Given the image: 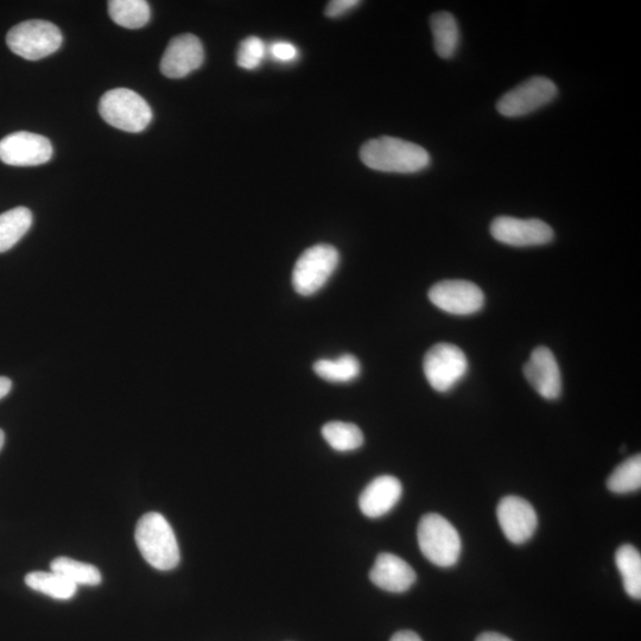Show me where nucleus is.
<instances>
[{
	"mask_svg": "<svg viewBox=\"0 0 641 641\" xmlns=\"http://www.w3.org/2000/svg\"><path fill=\"white\" fill-rule=\"evenodd\" d=\"M360 158L366 167L382 173L415 174L430 165L427 150L395 137L371 139L361 148Z\"/></svg>",
	"mask_w": 641,
	"mask_h": 641,
	"instance_id": "f257e3e1",
	"label": "nucleus"
},
{
	"mask_svg": "<svg viewBox=\"0 0 641 641\" xmlns=\"http://www.w3.org/2000/svg\"><path fill=\"white\" fill-rule=\"evenodd\" d=\"M136 544L144 560L157 570H173L180 563L175 532L161 513L144 514L137 524Z\"/></svg>",
	"mask_w": 641,
	"mask_h": 641,
	"instance_id": "f03ea898",
	"label": "nucleus"
},
{
	"mask_svg": "<svg viewBox=\"0 0 641 641\" xmlns=\"http://www.w3.org/2000/svg\"><path fill=\"white\" fill-rule=\"evenodd\" d=\"M417 538L422 554L435 566L449 568L458 563L462 548L459 532L440 514H425L418 524Z\"/></svg>",
	"mask_w": 641,
	"mask_h": 641,
	"instance_id": "7ed1b4c3",
	"label": "nucleus"
},
{
	"mask_svg": "<svg viewBox=\"0 0 641 641\" xmlns=\"http://www.w3.org/2000/svg\"><path fill=\"white\" fill-rule=\"evenodd\" d=\"M99 113L113 128L131 133L144 131L152 120L147 100L128 88L106 92L100 99Z\"/></svg>",
	"mask_w": 641,
	"mask_h": 641,
	"instance_id": "20e7f679",
	"label": "nucleus"
},
{
	"mask_svg": "<svg viewBox=\"0 0 641 641\" xmlns=\"http://www.w3.org/2000/svg\"><path fill=\"white\" fill-rule=\"evenodd\" d=\"M62 33L47 21L19 23L9 31L6 44L11 52L28 61H38L57 52L62 46Z\"/></svg>",
	"mask_w": 641,
	"mask_h": 641,
	"instance_id": "39448f33",
	"label": "nucleus"
},
{
	"mask_svg": "<svg viewBox=\"0 0 641 641\" xmlns=\"http://www.w3.org/2000/svg\"><path fill=\"white\" fill-rule=\"evenodd\" d=\"M339 262V251L332 245L319 244L304 251L293 271L296 293L302 296L316 294L333 276Z\"/></svg>",
	"mask_w": 641,
	"mask_h": 641,
	"instance_id": "423d86ee",
	"label": "nucleus"
},
{
	"mask_svg": "<svg viewBox=\"0 0 641 641\" xmlns=\"http://www.w3.org/2000/svg\"><path fill=\"white\" fill-rule=\"evenodd\" d=\"M423 370L434 390L448 392L465 378L468 360L460 347L437 344L425 354Z\"/></svg>",
	"mask_w": 641,
	"mask_h": 641,
	"instance_id": "0eeeda50",
	"label": "nucleus"
},
{
	"mask_svg": "<svg viewBox=\"0 0 641 641\" xmlns=\"http://www.w3.org/2000/svg\"><path fill=\"white\" fill-rule=\"evenodd\" d=\"M557 94L554 81L544 76H535L504 94L498 101L497 110L506 118L528 116L552 103Z\"/></svg>",
	"mask_w": 641,
	"mask_h": 641,
	"instance_id": "6e6552de",
	"label": "nucleus"
},
{
	"mask_svg": "<svg viewBox=\"0 0 641 641\" xmlns=\"http://www.w3.org/2000/svg\"><path fill=\"white\" fill-rule=\"evenodd\" d=\"M431 303L452 315H473L480 312L485 296L477 284L462 279H449L436 283L429 290Z\"/></svg>",
	"mask_w": 641,
	"mask_h": 641,
	"instance_id": "1a4fd4ad",
	"label": "nucleus"
},
{
	"mask_svg": "<svg viewBox=\"0 0 641 641\" xmlns=\"http://www.w3.org/2000/svg\"><path fill=\"white\" fill-rule=\"evenodd\" d=\"M53 145L37 133L19 131L0 141V161L12 167H36L52 160Z\"/></svg>",
	"mask_w": 641,
	"mask_h": 641,
	"instance_id": "9d476101",
	"label": "nucleus"
},
{
	"mask_svg": "<svg viewBox=\"0 0 641 641\" xmlns=\"http://www.w3.org/2000/svg\"><path fill=\"white\" fill-rule=\"evenodd\" d=\"M491 234L499 243L513 247L542 246L554 239V230L539 219L499 217L492 222Z\"/></svg>",
	"mask_w": 641,
	"mask_h": 641,
	"instance_id": "9b49d317",
	"label": "nucleus"
},
{
	"mask_svg": "<svg viewBox=\"0 0 641 641\" xmlns=\"http://www.w3.org/2000/svg\"><path fill=\"white\" fill-rule=\"evenodd\" d=\"M497 517L501 530L513 544H523L535 535L538 517L529 501L523 498L505 497L500 500Z\"/></svg>",
	"mask_w": 641,
	"mask_h": 641,
	"instance_id": "f8f14e48",
	"label": "nucleus"
},
{
	"mask_svg": "<svg viewBox=\"0 0 641 641\" xmlns=\"http://www.w3.org/2000/svg\"><path fill=\"white\" fill-rule=\"evenodd\" d=\"M205 60V50L198 37L183 34L173 38L165 49L161 72L169 79H182L196 71Z\"/></svg>",
	"mask_w": 641,
	"mask_h": 641,
	"instance_id": "ddd939ff",
	"label": "nucleus"
},
{
	"mask_svg": "<svg viewBox=\"0 0 641 641\" xmlns=\"http://www.w3.org/2000/svg\"><path fill=\"white\" fill-rule=\"evenodd\" d=\"M525 378L539 395L554 401L562 393V376L554 353L548 347H537L524 367Z\"/></svg>",
	"mask_w": 641,
	"mask_h": 641,
	"instance_id": "4468645a",
	"label": "nucleus"
},
{
	"mask_svg": "<svg viewBox=\"0 0 641 641\" xmlns=\"http://www.w3.org/2000/svg\"><path fill=\"white\" fill-rule=\"evenodd\" d=\"M373 585L390 593H404L416 582L417 575L403 558L389 552L377 557L370 571Z\"/></svg>",
	"mask_w": 641,
	"mask_h": 641,
	"instance_id": "2eb2a0df",
	"label": "nucleus"
},
{
	"mask_svg": "<svg viewBox=\"0 0 641 641\" xmlns=\"http://www.w3.org/2000/svg\"><path fill=\"white\" fill-rule=\"evenodd\" d=\"M401 481L382 475L370 482L360 495L361 512L368 518H380L389 513L402 497Z\"/></svg>",
	"mask_w": 641,
	"mask_h": 641,
	"instance_id": "dca6fc26",
	"label": "nucleus"
},
{
	"mask_svg": "<svg viewBox=\"0 0 641 641\" xmlns=\"http://www.w3.org/2000/svg\"><path fill=\"white\" fill-rule=\"evenodd\" d=\"M430 28L437 55L442 59H452L460 44V30L455 17L449 12H437L430 19Z\"/></svg>",
	"mask_w": 641,
	"mask_h": 641,
	"instance_id": "f3484780",
	"label": "nucleus"
},
{
	"mask_svg": "<svg viewBox=\"0 0 641 641\" xmlns=\"http://www.w3.org/2000/svg\"><path fill=\"white\" fill-rule=\"evenodd\" d=\"M33 213L25 207H16L0 214V253L9 251L30 230Z\"/></svg>",
	"mask_w": 641,
	"mask_h": 641,
	"instance_id": "a211bd4d",
	"label": "nucleus"
},
{
	"mask_svg": "<svg viewBox=\"0 0 641 641\" xmlns=\"http://www.w3.org/2000/svg\"><path fill=\"white\" fill-rule=\"evenodd\" d=\"M615 563L623 577L625 592L632 599H641V556L633 545L625 544L615 554Z\"/></svg>",
	"mask_w": 641,
	"mask_h": 641,
	"instance_id": "6ab92c4d",
	"label": "nucleus"
},
{
	"mask_svg": "<svg viewBox=\"0 0 641 641\" xmlns=\"http://www.w3.org/2000/svg\"><path fill=\"white\" fill-rule=\"evenodd\" d=\"M109 14L112 21L126 29L143 28L150 21V6L144 0H111Z\"/></svg>",
	"mask_w": 641,
	"mask_h": 641,
	"instance_id": "aec40b11",
	"label": "nucleus"
},
{
	"mask_svg": "<svg viewBox=\"0 0 641 641\" xmlns=\"http://www.w3.org/2000/svg\"><path fill=\"white\" fill-rule=\"evenodd\" d=\"M25 585L38 593L46 594L56 600H69L76 594L78 587L66 577L55 573H44V571H34L25 576Z\"/></svg>",
	"mask_w": 641,
	"mask_h": 641,
	"instance_id": "412c9836",
	"label": "nucleus"
},
{
	"mask_svg": "<svg viewBox=\"0 0 641 641\" xmlns=\"http://www.w3.org/2000/svg\"><path fill=\"white\" fill-rule=\"evenodd\" d=\"M314 371L330 383H349L361 372L359 360L351 354L341 355L334 360L321 359L314 364Z\"/></svg>",
	"mask_w": 641,
	"mask_h": 641,
	"instance_id": "4be33fe9",
	"label": "nucleus"
},
{
	"mask_svg": "<svg viewBox=\"0 0 641 641\" xmlns=\"http://www.w3.org/2000/svg\"><path fill=\"white\" fill-rule=\"evenodd\" d=\"M322 436L336 452H353L364 443L363 431L352 423L329 422L323 425Z\"/></svg>",
	"mask_w": 641,
	"mask_h": 641,
	"instance_id": "5701e85b",
	"label": "nucleus"
},
{
	"mask_svg": "<svg viewBox=\"0 0 641 641\" xmlns=\"http://www.w3.org/2000/svg\"><path fill=\"white\" fill-rule=\"evenodd\" d=\"M50 568L55 573L66 577L68 581L78 586H99L103 577L100 571L92 564L82 563L68 557H57L50 563Z\"/></svg>",
	"mask_w": 641,
	"mask_h": 641,
	"instance_id": "b1692460",
	"label": "nucleus"
},
{
	"mask_svg": "<svg viewBox=\"0 0 641 641\" xmlns=\"http://www.w3.org/2000/svg\"><path fill=\"white\" fill-rule=\"evenodd\" d=\"M641 487V456L634 455L614 469L607 480L609 491L626 494L639 491Z\"/></svg>",
	"mask_w": 641,
	"mask_h": 641,
	"instance_id": "393cba45",
	"label": "nucleus"
},
{
	"mask_svg": "<svg viewBox=\"0 0 641 641\" xmlns=\"http://www.w3.org/2000/svg\"><path fill=\"white\" fill-rule=\"evenodd\" d=\"M266 54L265 44L259 37L251 36L241 42L237 63L240 68L246 71H255L264 60Z\"/></svg>",
	"mask_w": 641,
	"mask_h": 641,
	"instance_id": "a878e982",
	"label": "nucleus"
},
{
	"mask_svg": "<svg viewBox=\"0 0 641 641\" xmlns=\"http://www.w3.org/2000/svg\"><path fill=\"white\" fill-rule=\"evenodd\" d=\"M270 54L278 62H293L297 59L298 50L293 43L275 42L270 47Z\"/></svg>",
	"mask_w": 641,
	"mask_h": 641,
	"instance_id": "bb28decb",
	"label": "nucleus"
},
{
	"mask_svg": "<svg viewBox=\"0 0 641 641\" xmlns=\"http://www.w3.org/2000/svg\"><path fill=\"white\" fill-rule=\"evenodd\" d=\"M360 4L358 0H334L327 5L325 14L329 18H338L345 15Z\"/></svg>",
	"mask_w": 641,
	"mask_h": 641,
	"instance_id": "cd10ccee",
	"label": "nucleus"
},
{
	"mask_svg": "<svg viewBox=\"0 0 641 641\" xmlns=\"http://www.w3.org/2000/svg\"><path fill=\"white\" fill-rule=\"evenodd\" d=\"M390 641H423L417 633L412 631H401L393 634Z\"/></svg>",
	"mask_w": 641,
	"mask_h": 641,
	"instance_id": "c85d7f7f",
	"label": "nucleus"
},
{
	"mask_svg": "<svg viewBox=\"0 0 641 641\" xmlns=\"http://www.w3.org/2000/svg\"><path fill=\"white\" fill-rule=\"evenodd\" d=\"M477 641H512L510 638L503 636V634L486 632L480 634Z\"/></svg>",
	"mask_w": 641,
	"mask_h": 641,
	"instance_id": "c756f323",
	"label": "nucleus"
},
{
	"mask_svg": "<svg viewBox=\"0 0 641 641\" xmlns=\"http://www.w3.org/2000/svg\"><path fill=\"white\" fill-rule=\"evenodd\" d=\"M12 389V382L9 378L0 377V399L8 396Z\"/></svg>",
	"mask_w": 641,
	"mask_h": 641,
	"instance_id": "7c9ffc66",
	"label": "nucleus"
},
{
	"mask_svg": "<svg viewBox=\"0 0 641 641\" xmlns=\"http://www.w3.org/2000/svg\"><path fill=\"white\" fill-rule=\"evenodd\" d=\"M4 442H5V434H4V431L0 429V450L3 449Z\"/></svg>",
	"mask_w": 641,
	"mask_h": 641,
	"instance_id": "2f4dec72",
	"label": "nucleus"
}]
</instances>
